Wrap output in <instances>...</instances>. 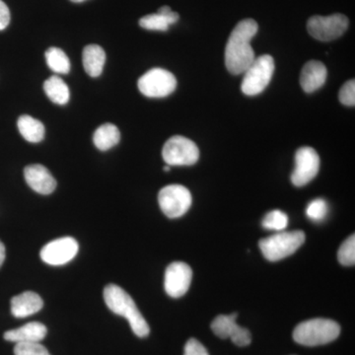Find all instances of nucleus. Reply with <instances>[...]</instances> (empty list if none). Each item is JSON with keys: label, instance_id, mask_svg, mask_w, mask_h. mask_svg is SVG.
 <instances>
[{"label": "nucleus", "instance_id": "nucleus-1", "mask_svg": "<svg viewBox=\"0 0 355 355\" xmlns=\"http://www.w3.org/2000/svg\"><path fill=\"white\" fill-rule=\"evenodd\" d=\"M258 30L256 21L245 19L240 21L231 32L225 48V65L230 73H244L254 62L256 55L251 41Z\"/></svg>", "mask_w": 355, "mask_h": 355}, {"label": "nucleus", "instance_id": "nucleus-2", "mask_svg": "<svg viewBox=\"0 0 355 355\" xmlns=\"http://www.w3.org/2000/svg\"><path fill=\"white\" fill-rule=\"evenodd\" d=\"M104 299L112 312L128 320L135 335L139 338L149 335L150 328L128 292L116 284H109L105 287Z\"/></svg>", "mask_w": 355, "mask_h": 355}, {"label": "nucleus", "instance_id": "nucleus-3", "mask_svg": "<svg viewBox=\"0 0 355 355\" xmlns=\"http://www.w3.org/2000/svg\"><path fill=\"white\" fill-rule=\"evenodd\" d=\"M340 334V327L336 322L316 318L299 324L294 329L293 340L305 347H317L334 342Z\"/></svg>", "mask_w": 355, "mask_h": 355}, {"label": "nucleus", "instance_id": "nucleus-4", "mask_svg": "<svg viewBox=\"0 0 355 355\" xmlns=\"http://www.w3.org/2000/svg\"><path fill=\"white\" fill-rule=\"evenodd\" d=\"M305 239V233L303 231H289L261 239L259 245L266 260L277 261L295 253L302 246Z\"/></svg>", "mask_w": 355, "mask_h": 355}, {"label": "nucleus", "instance_id": "nucleus-5", "mask_svg": "<svg viewBox=\"0 0 355 355\" xmlns=\"http://www.w3.org/2000/svg\"><path fill=\"white\" fill-rule=\"evenodd\" d=\"M275 72V60L272 55H263L254 58L252 64L244 72L241 90L245 95L256 96L261 94L270 80Z\"/></svg>", "mask_w": 355, "mask_h": 355}, {"label": "nucleus", "instance_id": "nucleus-6", "mask_svg": "<svg viewBox=\"0 0 355 355\" xmlns=\"http://www.w3.org/2000/svg\"><path fill=\"white\" fill-rule=\"evenodd\" d=\"M163 159L169 166H191L200 158V150L195 142L182 135H175L166 141L162 149Z\"/></svg>", "mask_w": 355, "mask_h": 355}, {"label": "nucleus", "instance_id": "nucleus-7", "mask_svg": "<svg viewBox=\"0 0 355 355\" xmlns=\"http://www.w3.org/2000/svg\"><path fill=\"white\" fill-rule=\"evenodd\" d=\"M159 205L169 218L183 216L190 209L193 198L191 191L181 184H170L159 191Z\"/></svg>", "mask_w": 355, "mask_h": 355}, {"label": "nucleus", "instance_id": "nucleus-8", "mask_svg": "<svg viewBox=\"0 0 355 355\" xmlns=\"http://www.w3.org/2000/svg\"><path fill=\"white\" fill-rule=\"evenodd\" d=\"M140 92L148 98H164L171 95L177 87L174 74L163 69L148 70L139 79Z\"/></svg>", "mask_w": 355, "mask_h": 355}, {"label": "nucleus", "instance_id": "nucleus-9", "mask_svg": "<svg viewBox=\"0 0 355 355\" xmlns=\"http://www.w3.org/2000/svg\"><path fill=\"white\" fill-rule=\"evenodd\" d=\"M347 16L336 13L333 15L313 16L307 23L308 33L313 38L322 42H330L340 38L349 28Z\"/></svg>", "mask_w": 355, "mask_h": 355}, {"label": "nucleus", "instance_id": "nucleus-10", "mask_svg": "<svg viewBox=\"0 0 355 355\" xmlns=\"http://www.w3.org/2000/svg\"><path fill=\"white\" fill-rule=\"evenodd\" d=\"M319 155L312 147H301L295 154V168L291 175L294 186L303 187L317 176L320 170Z\"/></svg>", "mask_w": 355, "mask_h": 355}, {"label": "nucleus", "instance_id": "nucleus-11", "mask_svg": "<svg viewBox=\"0 0 355 355\" xmlns=\"http://www.w3.org/2000/svg\"><path fill=\"white\" fill-rule=\"evenodd\" d=\"M237 313L231 315H219L212 321L211 330L218 338H231L238 347H247L252 342L251 333L236 323Z\"/></svg>", "mask_w": 355, "mask_h": 355}, {"label": "nucleus", "instance_id": "nucleus-12", "mask_svg": "<svg viewBox=\"0 0 355 355\" xmlns=\"http://www.w3.org/2000/svg\"><path fill=\"white\" fill-rule=\"evenodd\" d=\"M193 279L191 266L183 261H174L165 272L166 293L173 298L184 296L190 288Z\"/></svg>", "mask_w": 355, "mask_h": 355}, {"label": "nucleus", "instance_id": "nucleus-13", "mask_svg": "<svg viewBox=\"0 0 355 355\" xmlns=\"http://www.w3.org/2000/svg\"><path fill=\"white\" fill-rule=\"evenodd\" d=\"M79 246L76 239L62 237L53 240L41 250V259L51 266H62L76 258Z\"/></svg>", "mask_w": 355, "mask_h": 355}, {"label": "nucleus", "instance_id": "nucleus-14", "mask_svg": "<svg viewBox=\"0 0 355 355\" xmlns=\"http://www.w3.org/2000/svg\"><path fill=\"white\" fill-rule=\"evenodd\" d=\"M28 186L41 195H50L57 188V181L51 172L41 164L29 165L24 169Z\"/></svg>", "mask_w": 355, "mask_h": 355}, {"label": "nucleus", "instance_id": "nucleus-15", "mask_svg": "<svg viewBox=\"0 0 355 355\" xmlns=\"http://www.w3.org/2000/svg\"><path fill=\"white\" fill-rule=\"evenodd\" d=\"M328 70L323 62L310 60L303 67L300 76L301 87L306 93H313L326 83Z\"/></svg>", "mask_w": 355, "mask_h": 355}, {"label": "nucleus", "instance_id": "nucleus-16", "mask_svg": "<svg viewBox=\"0 0 355 355\" xmlns=\"http://www.w3.org/2000/svg\"><path fill=\"white\" fill-rule=\"evenodd\" d=\"M43 299L36 292L25 291L11 299V313L15 318L36 314L43 308Z\"/></svg>", "mask_w": 355, "mask_h": 355}, {"label": "nucleus", "instance_id": "nucleus-17", "mask_svg": "<svg viewBox=\"0 0 355 355\" xmlns=\"http://www.w3.org/2000/svg\"><path fill=\"white\" fill-rule=\"evenodd\" d=\"M46 327L39 322H31L15 329L7 331L4 334V340L7 342L19 343H40L46 336Z\"/></svg>", "mask_w": 355, "mask_h": 355}, {"label": "nucleus", "instance_id": "nucleus-18", "mask_svg": "<svg viewBox=\"0 0 355 355\" xmlns=\"http://www.w3.org/2000/svg\"><path fill=\"white\" fill-rule=\"evenodd\" d=\"M179 20V14L171 10L169 6L159 8L157 13L149 14L139 20L140 27L150 31H168L170 25Z\"/></svg>", "mask_w": 355, "mask_h": 355}, {"label": "nucleus", "instance_id": "nucleus-19", "mask_svg": "<svg viewBox=\"0 0 355 355\" xmlns=\"http://www.w3.org/2000/svg\"><path fill=\"white\" fill-rule=\"evenodd\" d=\"M83 60L84 69L88 76L99 77L106 62V53L98 44H89L84 48Z\"/></svg>", "mask_w": 355, "mask_h": 355}, {"label": "nucleus", "instance_id": "nucleus-20", "mask_svg": "<svg viewBox=\"0 0 355 355\" xmlns=\"http://www.w3.org/2000/svg\"><path fill=\"white\" fill-rule=\"evenodd\" d=\"M121 132L113 123H104L96 130L93 141L99 150L107 151L120 142Z\"/></svg>", "mask_w": 355, "mask_h": 355}, {"label": "nucleus", "instance_id": "nucleus-21", "mask_svg": "<svg viewBox=\"0 0 355 355\" xmlns=\"http://www.w3.org/2000/svg\"><path fill=\"white\" fill-rule=\"evenodd\" d=\"M18 130L27 141L38 144L44 137L43 123L28 114H23L17 121Z\"/></svg>", "mask_w": 355, "mask_h": 355}, {"label": "nucleus", "instance_id": "nucleus-22", "mask_svg": "<svg viewBox=\"0 0 355 355\" xmlns=\"http://www.w3.org/2000/svg\"><path fill=\"white\" fill-rule=\"evenodd\" d=\"M44 90L55 104L65 105L69 101V86L60 77L51 76L46 79L44 83Z\"/></svg>", "mask_w": 355, "mask_h": 355}, {"label": "nucleus", "instance_id": "nucleus-23", "mask_svg": "<svg viewBox=\"0 0 355 355\" xmlns=\"http://www.w3.org/2000/svg\"><path fill=\"white\" fill-rule=\"evenodd\" d=\"M44 57H46V64L53 71L60 74L69 73L70 70L69 58L65 55L64 51L51 46L46 50Z\"/></svg>", "mask_w": 355, "mask_h": 355}, {"label": "nucleus", "instance_id": "nucleus-24", "mask_svg": "<svg viewBox=\"0 0 355 355\" xmlns=\"http://www.w3.org/2000/svg\"><path fill=\"white\" fill-rule=\"evenodd\" d=\"M288 226V216L282 210L268 212L263 220V227L268 230L282 231Z\"/></svg>", "mask_w": 355, "mask_h": 355}, {"label": "nucleus", "instance_id": "nucleus-25", "mask_svg": "<svg viewBox=\"0 0 355 355\" xmlns=\"http://www.w3.org/2000/svg\"><path fill=\"white\" fill-rule=\"evenodd\" d=\"M328 203L323 198H316L308 205L306 209V216L311 220L321 222L328 216Z\"/></svg>", "mask_w": 355, "mask_h": 355}, {"label": "nucleus", "instance_id": "nucleus-26", "mask_svg": "<svg viewBox=\"0 0 355 355\" xmlns=\"http://www.w3.org/2000/svg\"><path fill=\"white\" fill-rule=\"evenodd\" d=\"M338 261L343 266H352L355 263V236L352 234L343 243L338 253Z\"/></svg>", "mask_w": 355, "mask_h": 355}, {"label": "nucleus", "instance_id": "nucleus-27", "mask_svg": "<svg viewBox=\"0 0 355 355\" xmlns=\"http://www.w3.org/2000/svg\"><path fill=\"white\" fill-rule=\"evenodd\" d=\"M15 355H51L40 343H19L14 347Z\"/></svg>", "mask_w": 355, "mask_h": 355}, {"label": "nucleus", "instance_id": "nucleus-28", "mask_svg": "<svg viewBox=\"0 0 355 355\" xmlns=\"http://www.w3.org/2000/svg\"><path fill=\"white\" fill-rule=\"evenodd\" d=\"M338 99L345 106H355V81L354 79L349 80L342 86L338 94Z\"/></svg>", "mask_w": 355, "mask_h": 355}, {"label": "nucleus", "instance_id": "nucleus-29", "mask_svg": "<svg viewBox=\"0 0 355 355\" xmlns=\"http://www.w3.org/2000/svg\"><path fill=\"white\" fill-rule=\"evenodd\" d=\"M184 355H209V354L198 340L190 338L184 345Z\"/></svg>", "mask_w": 355, "mask_h": 355}, {"label": "nucleus", "instance_id": "nucleus-30", "mask_svg": "<svg viewBox=\"0 0 355 355\" xmlns=\"http://www.w3.org/2000/svg\"><path fill=\"white\" fill-rule=\"evenodd\" d=\"M9 23H10V11L8 6L0 0V31L6 29Z\"/></svg>", "mask_w": 355, "mask_h": 355}, {"label": "nucleus", "instance_id": "nucleus-31", "mask_svg": "<svg viewBox=\"0 0 355 355\" xmlns=\"http://www.w3.org/2000/svg\"><path fill=\"white\" fill-rule=\"evenodd\" d=\"M4 260H6V246L0 241V268L3 265Z\"/></svg>", "mask_w": 355, "mask_h": 355}, {"label": "nucleus", "instance_id": "nucleus-32", "mask_svg": "<svg viewBox=\"0 0 355 355\" xmlns=\"http://www.w3.org/2000/svg\"><path fill=\"white\" fill-rule=\"evenodd\" d=\"M171 170V166L167 165L164 167V171L169 172Z\"/></svg>", "mask_w": 355, "mask_h": 355}, {"label": "nucleus", "instance_id": "nucleus-33", "mask_svg": "<svg viewBox=\"0 0 355 355\" xmlns=\"http://www.w3.org/2000/svg\"><path fill=\"white\" fill-rule=\"evenodd\" d=\"M70 1L76 2V3H80V2L85 1V0H70Z\"/></svg>", "mask_w": 355, "mask_h": 355}]
</instances>
